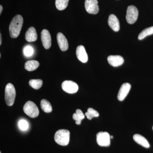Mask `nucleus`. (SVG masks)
Instances as JSON below:
<instances>
[{"label":"nucleus","instance_id":"nucleus-1","mask_svg":"<svg viewBox=\"0 0 153 153\" xmlns=\"http://www.w3.org/2000/svg\"><path fill=\"white\" fill-rule=\"evenodd\" d=\"M23 22V17L21 15H17L13 18L9 26V31L11 38H17L19 36L22 30Z\"/></svg>","mask_w":153,"mask_h":153},{"label":"nucleus","instance_id":"nucleus-2","mask_svg":"<svg viewBox=\"0 0 153 153\" xmlns=\"http://www.w3.org/2000/svg\"><path fill=\"white\" fill-rule=\"evenodd\" d=\"M54 139L55 142L62 146H67L70 139V132L66 129H60L55 133Z\"/></svg>","mask_w":153,"mask_h":153},{"label":"nucleus","instance_id":"nucleus-3","mask_svg":"<svg viewBox=\"0 0 153 153\" xmlns=\"http://www.w3.org/2000/svg\"><path fill=\"white\" fill-rule=\"evenodd\" d=\"M16 97V89L13 85L9 83L6 85L5 90V100L8 106H12L15 102Z\"/></svg>","mask_w":153,"mask_h":153},{"label":"nucleus","instance_id":"nucleus-4","mask_svg":"<svg viewBox=\"0 0 153 153\" xmlns=\"http://www.w3.org/2000/svg\"><path fill=\"white\" fill-rule=\"evenodd\" d=\"M24 112L27 115L31 118L37 117L39 114L38 107L33 102H27L23 108Z\"/></svg>","mask_w":153,"mask_h":153},{"label":"nucleus","instance_id":"nucleus-5","mask_svg":"<svg viewBox=\"0 0 153 153\" xmlns=\"http://www.w3.org/2000/svg\"><path fill=\"white\" fill-rule=\"evenodd\" d=\"M138 15V10L136 7L133 5L128 6L126 16L127 22L131 25L134 24L136 22Z\"/></svg>","mask_w":153,"mask_h":153},{"label":"nucleus","instance_id":"nucleus-6","mask_svg":"<svg viewBox=\"0 0 153 153\" xmlns=\"http://www.w3.org/2000/svg\"><path fill=\"white\" fill-rule=\"evenodd\" d=\"M97 142L100 146L108 147L110 145L111 136L107 132H99L97 134Z\"/></svg>","mask_w":153,"mask_h":153},{"label":"nucleus","instance_id":"nucleus-7","mask_svg":"<svg viewBox=\"0 0 153 153\" xmlns=\"http://www.w3.org/2000/svg\"><path fill=\"white\" fill-rule=\"evenodd\" d=\"M98 3L97 0H85V7L87 13L94 15L98 13L99 11Z\"/></svg>","mask_w":153,"mask_h":153},{"label":"nucleus","instance_id":"nucleus-8","mask_svg":"<svg viewBox=\"0 0 153 153\" xmlns=\"http://www.w3.org/2000/svg\"><path fill=\"white\" fill-rule=\"evenodd\" d=\"M62 88L65 92L69 94H74L77 92L78 86L75 82L71 80H65L62 83Z\"/></svg>","mask_w":153,"mask_h":153},{"label":"nucleus","instance_id":"nucleus-9","mask_svg":"<svg viewBox=\"0 0 153 153\" xmlns=\"http://www.w3.org/2000/svg\"><path fill=\"white\" fill-rule=\"evenodd\" d=\"M41 39L42 44L46 49H49L52 45L51 35L47 30H42L41 33Z\"/></svg>","mask_w":153,"mask_h":153},{"label":"nucleus","instance_id":"nucleus-10","mask_svg":"<svg viewBox=\"0 0 153 153\" xmlns=\"http://www.w3.org/2000/svg\"><path fill=\"white\" fill-rule=\"evenodd\" d=\"M131 88V85L129 83H125L121 86L117 95V99L119 101H123L128 94Z\"/></svg>","mask_w":153,"mask_h":153},{"label":"nucleus","instance_id":"nucleus-11","mask_svg":"<svg viewBox=\"0 0 153 153\" xmlns=\"http://www.w3.org/2000/svg\"><path fill=\"white\" fill-rule=\"evenodd\" d=\"M107 60L110 65L113 67L121 66L124 61L123 57L120 55H110L108 57Z\"/></svg>","mask_w":153,"mask_h":153},{"label":"nucleus","instance_id":"nucleus-12","mask_svg":"<svg viewBox=\"0 0 153 153\" xmlns=\"http://www.w3.org/2000/svg\"><path fill=\"white\" fill-rule=\"evenodd\" d=\"M57 39L58 46L61 51H66L68 48V41L65 36L62 33H59L57 34Z\"/></svg>","mask_w":153,"mask_h":153},{"label":"nucleus","instance_id":"nucleus-13","mask_svg":"<svg viewBox=\"0 0 153 153\" xmlns=\"http://www.w3.org/2000/svg\"><path fill=\"white\" fill-rule=\"evenodd\" d=\"M76 55L79 61L82 63H85L87 62L88 57L85 47L82 45H80L76 48Z\"/></svg>","mask_w":153,"mask_h":153},{"label":"nucleus","instance_id":"nucleus-14","mask_svg":"<svg viewBox=\"0 0 153 153\" xmlns=\"http://www.w3.org/2000/svg\"><path fill=\"white\" fill-rule=\"evenodd\" d=\"M108 24L111 28L115 32L119 31L120 28L119 22L117 17L114 15L111 14L108 17Z\"/></svg>","mask_w":153,"mask_h":153},{"label":"nucleus","instance_id":"nucleus-15","mask_svg":"<svg viewBox=\"0 0 153 153\" xmlns=\"http://www.w3.org/2000/svg\"><path fill=\"white\" fill-rule=\"evenodd\" d=\"M38 36L35 28L31 27L29 28L25 34V39L29 42H34L37 40Z\"/></svg>","mask_w":153,"mask_h":153},{"label":"nucleus","instance_id":"nucleus-16","mask_svg":"<svg viewBox=\"0 0 153 153\" xmlns=\"http://www.w3.org/2000/svg\"><path fill=\"white\" fill-rule=\"evenodd\" d=\"M133 139L135 142L146 148H149L150 145L147 140L144 137L139 134H135L133 136Z\"/></svg>","mask_w":153,"mask_h":153},{"label":"nucleus","instance_id":"nucleus-17","mask_svg":"<svg viewBox=\"0 0 153 153\" xmlns=\"http://www.w3.org/2000/svg\"><path fill=\"white\" fill-rule=\"evenodd\" d=\"M39 65V63L37 60H29L25 63V68L28 71H33L36 70Z\"/></svg>","mask_w":153,"mask_h":153},{"label":"nucleus","instance_id":"nucleus-18","mask_svg":"<svg viewBox=\"0 0 153 153\" xmlns=\"http://www.w3.org/2000/svg\"><path fill=\"white\" fill-rule=\"evenodd\" d=\"M72 117L75 120L76 124L79 125L81 124V121L85 118V116L81 110L78 109L76 110V113L73 114Z\"/></svg>","mask_w":153,"mask_h":153},{"label":"nucleus","instance_id":"nucleus-19","mask_svg":"<svg viewBox=\"0 0 153 153\" xmlns=\"http://www.w3.org/2000/svg\"><path fill=\"white\" fill-rule=\"evenodd\" d=\"M41 109L46 113L52 112V108L51 103L46 99H42L41 102Z\"/></svg>","mask_w":153,"mask_h":153},{"label":"nucleus","instance_id":"nucleus-20","mask_svg":"<svg viewBox=\"0 0 153 153\" xmlns=\"http://www.w3.org/2000/svg\"><path fill=\"white\" fill-rule=\"evenodd\" d=\"M153 34V26L150 27L146 28L143 30L138 36V39L143 40L147 36H150Z\"/></svg>","mask_w":153,"mask_h":153},{"label":"nucleus","instance_id":"nucleus-21","mask_svg":"<svg viewBox=\"0 0 153 153\" xmlns=\"http://www.w3.org/2000/svg\"><path fill=\"white\" fill-rule=\"evenodd\" d=\"M69 0H56L55 6L57 10H63L68 6Z\"/></svg>","mask_w":153,"mask_h":153},{"label":"nucleus","instance_id":"nucleus-22","mask_svg":"<svg viewBox=\"0 0 153 153\" xmlns=\"http://www.w3.org/2000/svg\"><path fill=\"white\" fill-rule=\"evenodd\" d=\"M43 81L41 79H32L29 81V85L35 89L41 88L43 85Z\"/></svg>","mask_w":153,"mask_h":153},{"label":"nucleus","instance_id":"nucleus-23","mask_svg":"<svg viewBox=\"0 0 153 153\" xmlns=\"http://www.w3.org/2000/svg\"><path fill=\"white\" fill-rule=\"evenodd\" d=\"M85 115L88 120H91L93 117H98L99 114L97 111L89 108L88 109L87 112L85 113Z\"/></svg>","mask_w":153,"mask_h":153},{"label":"nucleus","instance_id":"nucleus-24","mask_svg":"<svg viewBox=\"0 0 153 153\" xmlns=\"http://www.w3.org/2000/svg\"><path fill=\"white\" fill-rule=\"evenodd\" d=\"M19 128L22 131H26L29 128V124L27 120H21L19 122Z\"/></svg>","mask_w":153,"mask_h":153},{"label":"nucleus","instance_id":"nucleus-25","mask_svg":"<svg viewBox=\"0 0 153 153\" xmlns=\"http://www.w3.org/2000/svg\"><path fill=\"white\" fill-rule=\"evenodd\" d=\"M24 54L27 57H30L33 55V47L30 46L25 47L24 50Z\"/></svg>","mask_w":153,"mask_h":153},{"label":"nucleus","instance_id":"nucleus-26","mask_svg":"<svg viewBox=\"0 0 153 153\" xmlns=\"http://www.w3.org/2000/svg\"><path fill=\"white\" fill-rule=\"evenodd\" d=\"M3 10V7L2 5L0 6V14L2 12Z\"/></svg>","mask_w":153,"mask_h":153},{"label":"nucleus","instance_id":"nucleus-27","mask_svg":"<svg viewBox=\"0 0 153 153\" xmlns=\"http://www.w3.org/2000/svg\"><path fill=\"white\" fill-rule=\"evenodd\" d=\"M1 34H0V45H1L2 43V39H1Z\"/></svg>","mask_w":153,"mask_h":153},{"label":"nucleus","instance_id":"nucleus-28","mask_svg":"<svg viewBox=\"0 0 153 153\" xmlns=\"http://www.w3.org/2000/svg\"><path fill=\"white\" fill-rule=\"evenodd\" d=\"M113 136H111V138L113 139Z\"/></svg>","mask_w":153,"mask_h":153},{"label":"nucleus","instance_id":"nucleus-29","mask_svg":"<svg viewBox=\"0 0 153 153\" xmlns=\"http://www.w3.org/2000/svg\"><path fill=\"white\" fill-rule=\"evenodd\" d=\"M152 128H153V126Z\"/></svg>","mask_w":153,"mask_h":153},{"label":"nucleus","instance_id":"nucleus-30","mask_svg":"<svg viewBox=\"0 0 153 153\" xmlns=\"http://www.w3.org/2000/svg\"><path fill=\"white\" fill-rule=\"evenodd\" d=\"M0 153H1V152H0Z\"/></svg>","mask_w":153,"mask_h":153}]
</instances>
